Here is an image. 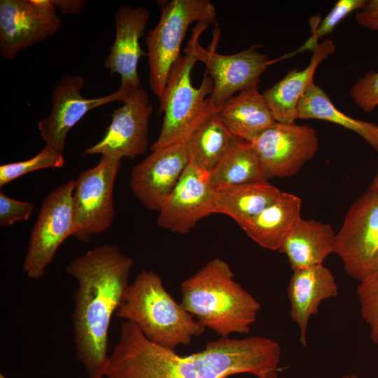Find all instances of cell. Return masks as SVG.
I'll use <instances>...</instances> for the list:
<instances>
[{
    "mask_svg": "<svg viewBox=\"0 0 378 378\" xmlns=\"http://www.w3.org/2000/svg\"><path fill=\"white\" fill-rule=\"evenodd\" d=\"M63 154L49 145L30 159L0 166V186L2 187L27 174L46 168H61Z\"/></svg>",
    "mask_w": 378,
    "mask_h": 378,
    "instance_id": "28",
    "label": "cell"
},
{
    "mask_svg": "<svg viewBox=\"0 0 378 378\" xmlns=\"http://www.w3.org/2000/svg\"><path fill=\"white\" fill-rule=\"evenodd\" d=\"M298 119H317L339 125L360 136L378 153V125L354 118L340 111L326 92L313 83L298 102Z\"/></svg>",
    "mask_w": 378,
    "mask_h": 378,
    "instance_id": "25",
    "label": "cell"
},
{
    "mask_svg": "<svg viewBox=\"0 0 378 378\" xmlns=\"http://www.w3.org/2000/svg\"><path fill=\"white\" fill-rule=\"evenodd\" d=\"M209 25L197 23L192 29L194 37V52L197 62L204 63L213 80V90L209 97L216 109L220 108L227 100L246 89L257 86L260 76L268 66L284 59L288 53L270 59L258 50L260 45H253L241 52L223 55L216 52L219 38V29L214 36L215 41L209 49L200 43V38Z\"/></svg>",
    "mask_w": 378,
    "mask_h": 378,
    "instance_id": "7",
    "label": "cell"
},
{
    "mask_svg": "<svg viewBox=\"0 0 378 378\" xmlns=\"http://www.w3.org/2000/svg\"><path fill=\"white\" fill-rule=\"evenodd\" d=\"M62 21L52 0L0 1V52L8 61L57 33Z\"/></svg>",
    "mask_w": 378,
    "mask_h": 378,
    "instance_id": "12",
    "label": "cell"
},
{
    "mask_svg": "<svg viewBox=\"0 0 378 378\" xmlns=\"http://www.w3.org/2000/svg\"><path fill=\"white\" fill-rule=\"evenodd\" d=\"M350 94L354 103L370 113L378 106V71H370L352 86Z\"/></svg>",
    "mask_w": 378,
    "mask_h": 378,
    "instance_id": "30",
    "label": "cell"
},
{
    "mask_svg": "<svg viewBox=\"0 0 378 378\" xmlns=\"http://www.w3.org/2000/svg\"><path fill=\"white\" fill-rule=\"evenodd\" d=\"M334 253L359 282L378 272V192L369 188L349 207L335 234Z\"/></svg>",
    "mask_w": 378,
    "mask_h": 378,
    "instance_id": "8",
    "label": "cell"
},
{
    "mask_svg": "<svg viewBox=\"0 0 378 378\" xmlns=\"http://www.w3.org/2000/svg\"><path fill=\"white\" fill-rule=\"evenodd\" d=\"M181 304L204 328L223 337L248 334L260 303L234 280L229 265L216 258L181 285Z\"/></svg>",
    "mask_w": 378,
    "mask_h": 378,
    "instance_id": "3",
    "label": "cell"
},
{
    "mask_svg": "<svg viewBox=\"0 0 378 378\" xmlns=\"http://www.w3.org/2000/svg\"><path fill=\"white\" fill-rule=\"evenodd\" d=\"M150 13L144 6H120L115 14V36L104 62L111 74L120 77L119 88H140L138 64L140 58L147 56L141 49L140 38L144 36Z\"/></svg>",
    "mask_w": 378,
    "mask_h": 378,
    "instance_id": "17",
    "label": "cell"
},
{
    "mask_svg": "<svg viewBox=\"0 0 378 378\" xmlns=\"http://www.w3.org/2000/svg\"><path fill=\"white\" fill-rule=\"evenodd\" d=\"M75 181L53 189L43 200L31 231L23 270L31 279H41L60 245L72 236V196Z\"/></svg>",
    "mask_w": 378,
    "mask_h": 378,
    "instance_id": "10",
    "label": "cell"
},
{
    "mask_svg": "<svg viewBox=\"0 0 378 378\" xmlns=\"http://www.w3.org/2000/svg\"><path fill=\"white\" fill-rule=\"evenodd\" d=\"M53 4L64 14L78 15L83 12L87 1L85 0H52Z\"/></svg>",
    "mask_w": 378,
    "mask_h": 378,
    "instance_id": "33",
    "label": "cell"
},
{
    "mask_svg": "<svg viewBox=\"0 0 378 378\" xmlns=\"http://www.w3.org/2000/svg\"><path fill=\"white\" fill-rule=\"evenodd\" d=\"M268 181L296 174L316 155L318 139L308 125L276 122L251 142Z\"/></svg>",
    "mask_w": 378,
    "mask_h": 378,
    "instance_id": "11",
    "label": "cell"
},
{
    "mask_svg": "<svg viewBox=\"0 0 378 378\" xmlns=\"http://www.w3.org/2000/svg\"><path fill=\"white\" fill-rule=\"evenodd\" d=\"M209 174L216 187L267 181L253 145L244 141L232 148Z\"/></svg>",
    "mask_w": 378,
    "mask_h": 378,
    "instance_id": "26",
    "label": "cell"
},
{
    "mask_svg": "<svg viewBox=\"0 0 378 378\" xmlns=\"http://www.w3.org/2000/svg\"><path fill=\"white\" fill-rule=\"evenodd\" d=\"M188 163L184 143L153 150L131 170L132 194L148 209L158 211L162 201L174 188Z\"/></svg>",
    "mask_w": 378,
    "mask_h": 378,
    "instance_id": "16",
    "label": "cell"
},
{
    "mask_svg": "<svg viewBox=\"0 0 378 378\" xmlns=\"http://www.w3.org/2000/svg\"><path fill=\"white\" fill-rule=\"evenodd\" d=\"M85 83L79 75L62 76L52 92L50 113L38 122L40 135L46 144L62 154L69 132L88 111L113 102H122L132 89L119 88L110 94L86 98L80 94Z\"/></svg>",
    "mask_w": 378,
    "mask_h": 378,
    "instance_id": "14",
    "label": "cell"
},
{
    "mask_svg": "<svg viewBox=\"0 0 378 378\" xmlns=\"http://www.w3.org/2000/svg\"><path fill=\"white\" fill-rule=\"evenodd\" d=\"M335 239L330 225L301 218L279 251L286 255L293 271L323 264L334 253Z\"/></svg>",
    "mask_w": 378,
    "mask_h": 378,
    "instance_id": "22",
    "label": "cell"
},
{
    "mask_svg": "<svg viewBox=\"0 0 378 378\" xmlns=\"http://www.w3.org/2000/svg\"><path fill=\"white\" fill-rule=\"evenodd\" d=\"M183 52L172 66L159 98L163 120L159 136L150 146L151 151L184 143L204 118L216 109L209 99L213 80L207 70L198 88L192 84L191 72L197 62L192 34Z\"/></svg>",
    "mask_w": 378,
    "mask_h": 378,
    "instance_id": "5",
    "label": "cell"
},
{
    "mask_svg": "<svg viewBox=\"0 0 378 378\" xmlns=\"http://www.w3.org/2000/svg\"><path fill=\"white\" fill-rule=\"evenodd\" d=\"M88 378H91V377H88ZM99 378H103V377H99Z\"/></svg>",
    "mask_w": 378,
    "mask_h": 378,
    "instance_id": "37",
    "label": "cell"
},
{
    "mask_svg": "<svg viewBox=\"0 0 378 378\" xmlns=\"http://www.w3.org/2000/svg\"><path fill=\"white\" fill-rule=\"evenodd\" d=\"M34 209L33 204L17 200L0 192V225L7 227L21 220H28Z\"/></svg>",
    "mask_w": 378,
    "mask_h": 378,
    "instance_id": "31",
    "label": "cell"
},
{
    "mask_svg": "<svg viewBox=\"0 0 378 378\" xmlns=\"http://www.w3.org/2000/svg\"><path fill=\"white\" fill-rule=\"evenodd\" d=\"M218 114L234 136L247 142H251L276 122L258 85L230 98L218 109Z\"/></svg>",
    "mask_w": 378,
    "mask_h": 378,
    "instance_id": "21",
    "label": "cell"
},
{
    "mask_svg": "<svg viewBox=\"0 0 378 378\" xmlns=\"http://www.w3.org/2000/svg\"><path fill=\"white\" fill-rule=\"evenodd\" d=\"M161 14L146 36L149 83L153 93L161 97L169 74L181 57V48L189 27L195 23L216 24L217 12L209 0L160 1Z\"/></svg>",
    "mask_w": 378,
    "mask_h": 378,
    "instance_id": "6",
    "label": "cell"
},
{
    "mask_svg": "<svg viewBox=\"0 0 378 378\" xmlns=\"http://www.w3.org/2000/svg\"><path fill=\"white\" fill-rule=\"evenodd\" d=\"M281 347L262 336L223 337L209 342L190 356L178 355L147 340L130 321L120 326L118 342L109 355L106 378H226L251 374L278 378Z\"/></svg>",
    "mask_w": 378,
    "mask_h": 378,
    "instance_id": "1",
    "label": "cell"
},
{
    "mask_svg": "<svg viewBox=\"0 0 378 378\" xmlns=\"http://www.w3.org/2000/svg\"><path fill=\"white\" fill-rule=\"evenodd\" d=\"M0 378H8V377H6L4 374L1 373L0 374Z\"/></svg>",
    "mask_w": 378,
    "mask_h": 378,
    "instance_id": "36",
    "label": "cell"
},
{
    "mask_svg": "<svg viewBox=\"0 0 378 378\" xmlns=\"http://www.w3.org/2000/svg\"><path fill=\"white\" fill-rule=\"evenodd\" d=\"M370 188L378 192V172L373 179Z\"/></svg>",
    "mask_w": 378,
    "mask_h": 378,
    "instance_id": "34",
    "label": "cell"
},
{
    "mask_svg": "<svg viewBox=\"0 0 378 378\" xmlns=\"http://www.w3.org/2000/svg\"><path fill=\"white\" fill-rule=\"evenodd\" d=\"M337 378H358V377L354 374H347L343 376L338 377Z\"/></svg>",
    "mask_w": 378,
    "mask_h": 378,
    "instance_id": "35",
    "label": "cell"
},
{
    "mask_svg": "<svg viewBox=\"0 0 378 378\" xmlns=\"http://www.w3.org/2000/svg\"><path fill=\"white\" fill-rule=\"evenodd\" d=\"M357 295L363 319L372 342L378 345V272L359 282Z\"/></svg>",
    "mask_w": 378,
    "mask_h": 378,
    "instance_id": "29",
    "label": "cell"
},
{
    "mask_svg": "<svg viewBox=\"0 0 378 378\" xmlns=\"http://www.w3.org/2000/svg\"><path fill=\"white\" fill-rule=\"evenodd\" d=\"M290 316L300 330V342L307 346V332L312 316L318 312L323 300L336 298L338 286L323 264L293 270L288 286Z\"/></svg>",
    "mask_w": 378,
    "mask_h": 378,
    "instance_id": "18",
    "label": "cell"
},
{
    "mask_svg": "<svg viewBox=\"0 0 378 378\" xmlns=\"http://www.w3.org/2000/svg\"><path fill=\"white\" fill-rule=\"evenodd\" d=\"M115 314L134 323L150 342L172 350L190 344L205 330L151 270L141 271L129 284Z\"/></svg>",
    "mask_w": 378,
    "mask_h": 378,
    "instance_id": "4",
    "label": "cell"
},
{
    "mask_svg": "<svg viewBox=\"0 0 378 378\" xmlns=\"http://www.w3.org/2000/svg\"><path fill=\"white\" fill-rule=\"evenodd\" d=\"M301 206L299 197L281 192L274 202L239 226L260 246L279 251L284 239L301 218Z\"/></svg>",
    "mask_w": 378,
    "mask_h": 378,
    "instance_id": "20",
    "label": "cell"
},
{
    "mask_svg": "<svg viewBox=\"0 0 378 378\" xmlns=\"http://www.w3.org/2000/svg\"><path fill=\"white\" fill-rule=\"evenodd\" d=\"M241 140L220 120L218 110L208 114L185 141L189 162L210 173Z\"/></svg>",
    "mask_w": 378,
    "mask_h": 378,
    "instance_id": "23",
    "label": "cell"
},
{
    "mask_svg": "<svg viewBox=\"0 0 378 378\" xmlns=\"http://www.w3.org/2000/svg\"><path fill=\"white\" fill-rule=\"evenodd\" d=\"M132 265L133 260L116 244H105L88 251L64 268L78 282L71 315L74 343L76 358L89 377H104L111 321L129 286Z\"/></svg>",
    "mask_w": 378,
    "mask_h": 378,
    "instance_id": "2",
    "label": "cell"
},
{
    "mask_svg": "<svg viewBox=\"0 0 378 378\" xmlns=\"http://www.w3.org/2000/svg\"><path fill=\"white\" fill-rule=\"evenodd\" d=\"M335 50V46L329 38L318 43L307 67L289 71L282 79L262 92L276 122H295L298 119V102L314 83L317 67Z\"/></svg>",
    "mask_w": 378,
    "mask_h": 378,
    "instance_id": "19",
    "label": "cell"
},
{
    "mask_svg": "<svg viewBox=\"0 0 378 378\" xmlns=\"http://www.w3.org/2000/svg\"><path fill=\"white\" fill-rule=\"evenodd\" d=\"M367 0H338L328 15L321 19L318 15L309 19L312 34L310 37L295 51L292 57L305 50H314L318 40L330 34L335 27L348 15L358 9H363Z\"/></svg>",
    "mask_w": 378,
    "mask_h": 378,
    "instance_id": "27",
    "label": "cell"
},
{
    "mask_svg": "<svg viewBox=\"0 0 378 378\" xmlns=\"http://www.w3.org/2000/svg\"><path fill=\"white\" fill-rule=\"evenodd\" d=\"M122 159L102 155L99 163L80 173L72 196V236L88 241L108 228L115 215L113 188Z\"/></svg>",
    "mask_w": 378,
    "mask_h": 378,
    "instance_id": "9",
    "label": "cell"
},
{
    "mask_svg": "<svg viewBox=\"0 0 378 378\" xmlns=\"http://www.w3.org/2000/svg\"><path fill=\"white\" fill-rule=\"evenodd\" d=\"M122 102L112 113L111 122L104 135L86 148L83 155L100 154L133 159L147 151L149 118L153 110L148 92L141 88L130 89Z\"/></svg>",
    "mask_w": 378,
    "mask_h": 378,
    "instance_id": "13",
    "label": "cell"
},
{
    "mask_svg": "<svg viewBox=\"0 0 378 378\" xmlns=\"http://www.w3.org/2000/svg\"><path fill=\"white\" fill-rule=\"evenodd\" d=\"M216 188L214 214L227 215L239 225L260 213L281 193L267 181Z\"/></svg>",
    "mask_w": 378,
    "mask_h": 378,
    "instance_id": "24",
    "label": "cell"
},
{
    "mask_svg": "<svg viewBox=\"0 0 378 378\" xmlns=\"http://www.w3.org/2000/svg\"><path fill=\"white\" fill-rule=\"evenodd\" d=\"M216 186L210 174L189 162L172 191L162 201L158 224L186 234L204 217L214 214Z\"/></svg>",
    "mask_w": 378,
    "mask_h": 378,
    "instance_id": "15",
    "label": "cell"
},
{
    "mask_svg": "<svg viewBox=\"0 0 378 378\" xmlns=\"http://www.w3.org/2000/svg\"><path fill=\"white\" fill-rule=\"evenodd\" d=\"M355 20L363 27L378 31V0H367L365 6L356 13Z\"/></svg>",
    "mask_w": 378,
    "mask_h": 378,
    "instance_id": "32",
    "label": "cell"
}]
</instances>
